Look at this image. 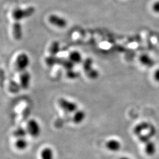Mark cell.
I'll use <instances>...</instances> for the list:
<instances>
[{
    "label": "cell",
    "mask_w": 159,
    "mask_h": 159,
    "mask_svg": "<svg viewBox=\"0 0 159 159\" xmlns=\"http://www.w3.org/2000/svg\"><path fill=\"white\" fill-rule=\"evenodd\" d=\"M67 76L68 77L69 79H77V78L79 77V73L74 71L73 69L72 70H67Z\"/></svg>",
    "instance_id": "603a6c76"
},
{
    "label": "cell",
    "mask_w": 159,
    "mask_h": 159,
    "mask_svg": "<svg viewBox=\"0 0 159 159\" xmlns=\"http://www.w3.org/2000/svg\"><path fill=\"white\" fill-rule=\"evenodd\" d=\"M27 133H27V129H25L23 127H18L14 131L13 135L15 137H17L18 139H21V138H24L26 136Z\"/></svg>",
    "instance_id": "d6986e66"
},
{
    "label": "cell",
    "mask_w": 159,
    "mask_h": 159,
    "mask_svg": "<svg viewBox=\"0 0 159 159\" xmlns=\"http://www.w3.org/2000/svg\"><path fill=\"white\" fill-rule=\"evenodd\" d=\"M41 159H55V152L50 147H46L40 153Z\"/></svg>",
    "instance_id": "30bf717a"
},
{
    "label": "cell",
    "mask_w": 159,
    "mask_h": 159,
    "mask_svg": "<svg viewBox=\"0 0 159 159\" xmlns=\"http://www.w3.org/2000/svg\"><path fill=\"white\" fill-rule=\"evenodd\" d=\"M58 58L56 57V56H50L49 57L46 58L45 61L48 66L52 67L54 65L58 64Z\"/></svg>",
    "instance_id": "44dd1931"
},
{
    "label": "cell",
    "mask_w": 159,
    "mask_h": 159,
    "mask_svg": "<svg viewBox=\"0 0 159 159\" xmlns=\"http://www.w3.org/2000/svg\"><path fill=\"white\" fill-rule=\"evenodd\" d=\"M140 61L143 66L147 67H152L154 65V61L153 59L150 57L149 55L144 54L140 57Z\"/></svg>",
    "instance_id": "7c38bea8"
},
{
    "label": "cell",
    "mask_w": 159,
    "mask_h": 159,
    "mask_svg": "<svg viewBox=\"0 0 159 159\" xmlns=\"http://www.w3.org/2000/svg\"><path fill=\"white\" fill-rule=\"evenodd\" d=\"M31 76L27 70L21 72L19 76V84L23 90L28 89L30 85Z\"/></svg>",
    "instance_id": "52a82bcc"
},
{
    "label": "cell",
    "mask_w": 159,
    "mask_h": 159,
    "mask_svg": "<svg viewBox=\"0 0 159 159\" xmlns=\"http://www.w3.org/2000/svg\"><path fill=\"white\" fill-rule=\"evenodd\" d=\"M58 105L64 112L68 114H73L78 108V105L73 102L70 101L67 99L61 98L58 100Z\"/></svg>",
    "instance_id": "3957f363"
},
{
    "label": "cell",
    "mask_w": 159,
    "mask_h": 159,
    "mask_svg": "<svg viewBox=\"0 0 159 159\" xmlns=\"http://www.w3.org/2000/svg\"><path fill=\"white\" fill-rule=\"evenodd\" d=\"M21 89V87L19 83H17L14 81H11L8 84V90L12 94H17Z\"/></svg>",
    "instance_id": "ac0fdd59"
},
{
    "label": "cell",
    "mask_w": 159,
    "mask_h": 159,
    "mask_svg": "<svg viewBox=\"0 0 159 159\" xmlns=\"http://www.w3.org/2000/svg\"><path fill=\"white\" fill-rule=\"evenodd\" d=\"M35 12V8L31 6L25 8H16L12 11V18L15 21L20 22L21 20L33 16Z\"/></svg>",
    "instance_id": "6da1fadb"
},
{
    "label": "cell",
    "mask_w": 159,
    "mask_h": 159,
    "mask_svg": "<svg viewBox=\"0 0 159 159\" xmlns=\"http://www.w3.org/2000/svg\"><path fill=\"white\" fill-rule=\"evenodd\" d=\"M154 79L159 83V68H157L154 73Z\"/></svg>",
    "instance_id": "d4e9b609"
},
{
    "label": "cell",
    "mask_w": 159,
    "mask_h": 159,
    "mask_svg": "<svg viewBox=\"0 0 159 159\" xmlns=\"http://www.w3.org/2000/svg\"><path fill=\"white\" fill-rule=\"evenodd\" d=\"M27 131L31 136L37 138L40 136L41 133V125L37 120H30L27 125Z\"/></svg>",
    "instance_id": "277c9868"
},
{
    "label": "cell",
    "mask_w": 159,
    "mask_h": 159,
    "mask_svg": "<svg viewBox=\"0 0 159 159\" xmlns=\"http://www.w3.org/2000/svg\"><path fill=\"white\" fill-rule=\"evenodd\" d=\"M152 9L154 12L159 14V0L156 1L152 6Z\"/></svg>",
    "instance_id": "cb8c5ba5"
},
{
    "label": "cell",
    "mask_w": 159,
    "mask_h": 159,
    "mask_svg": "<svg viewBox=\"0 0 159 159\" xmlns=\"http://www.w3.org/2000/svg\"><path fill=\"white\" fill-rule=\"evenodd\" d=\"M12 35L16 40H21L23 36V30L22 25L18 21H15L12 24L11 27Z\"/></svg>",
    "instance_id": "ba28073f"
},
{
    "label": "cell",
    "mask_w": 159,
    "mask_h": 159,
    "mask_svg": "<svg viewBox=\"0 0 159 159\" xmlns=\"http://www.w3.org/2000/svg\"><path fill=\"white\" fill-rule=\"evenodd\" d=\"M69 60L74 64H79L82 61V56L79 51H72L70 54Z\"/></svg>",
    "instance_id": "5bb4252c"
},
{
    "label": "cell",
    "mask_w": 159,
    "mask_h": 159,
    "mask_svg": "<svg viewBox=\"0 0 159 159\" xmlns=\"http://www.w3.org/2000/svg\"><path fill=\"white\" fill-rule=\"evenodd\" d=\"M93 68V60L90 58H86L83 62V69L85 71V73L90 71Z\"/></svg>",
    "instance_id": "ffe728a7"
},
{
    "label": "cell",
    "mask_w": 159,
    "mask_h": 159,
    "mask_svg": "<svg viewBox=\"0 0 159 159\" xmlns=\"http://www.w3.org/2000/svg\"><path fill=\"white\" fill-rule=\"evenodd\" d=\"M60 51V44L58 41H54L49 47V52L50 56H56L57 54Z\"/></svg>",
    "instance_id": "2e32d148"
},
{
    "label": "cell",
    "mask_w": 159,
    "mask_h": 159,
    "mask_svg": "<svg viewBox=\"0 0 159 159\" xmlns=\"http://www.w3.org/2000/svg\"><path fill=\"white\" fill-rule=\"evenodd\" d=\"M106 148L108 152L112 153H117L122 148V144L119 140L117 139H110L105 143Z\"/></svg>",
    "instance_id": "5b68a950"
},
{
    "label": "cell",
    "mask_w": 159,
    "mask_h": 159,
    "mask_svg": "<svg viewBox=\"0 0 159 159\" xmlns=\"http://www.w3.org/2000/svg\"><path fill=\"white\" fill-rule=\"evenodd\" d=\"M30 63V60L29 56L24 52L20 53L18 55L15 60V68L17 71L23 72L29 67Z\"/></svg>",
    "instance_id": "7a4b0ae2"
},
{
    "label": "cell",
    "mask_w": 159,
    "mask_h": 159,
    "mask_svg": "<svg viewBox=\"0 0 159 159\" xmlns=\"http://www.w3.org/2000/svg\"><path fill=\"white\" fill-rule=\"evenodd\" d=\"M118 159H132L130 157L127 156H122L121 157H120Z\"/></svg>",
    "instance_id": "484cf974"
},
{
    "label": "cell",
    "mask_w": 159,
    "mask_h": 159,
    "mask_svg": "<svg viewBox=\"0 0 159 159\" xmlns=\"http://www.w3.org/2000/svg\"><path fill=\"white\" fill-rule=\"evenodd\" d=\"M58 64L63 66L67 70H72L73 68L74 65V63H72L69 59L67 60V59H63V58H58Z\"/></svg>",
    "instance_id": "e0dca14e"
},
{
    "label": "cell",
    "mask_w": 159,
    "mask_h": 159,
    "mask_svg": "<svg viewBox=\"0 0 159 159\" xmlns=\"http://www.w3.org/2000/svg\"><path fill=\"white\" fill-rule=\"evenodd\" d=\"M87 75L91 79L95 80L97 79L98 76H99V72L94 68L91 69L90 71H89V72H87Z\"/></svg>",
    "instance_id": "7402d4cb"
},
{
    "label": "cell",
    "mask_w": 159,
    "mask_h": 159,
    "mask_svg": "<svg viewBox=\"0 0 159 159\" xmlns=\"http://www.w3.org/2000/svg\"><path fill=\"white\" fill-rule=\"evenodd\" d=\"M48 20L52 25L60 29H64L67 25V21L65 18L56 14L50 16L48 18Z\"/></svg>",
    "instance_id": "8992f818"
},
{
    "label": "cell",
    "mask_w": 159,
    "mask_h": 159,
    "mask_svg": "<svg viewBox=\"0 0 159 159\" xmlns=\"http://www.w3.org/2000/svg\"><path fill=\"white\" fill-rule=\"evenodd\" d=\"M151 125H150V123H147V122L141 123L136 126V127L134 130V133L137 135V136H139L140 135H141L142 134L143 131L148 130Z\"/></svg>",
    "instance_id": "4fadbf2b"
},
{
    "label": "cell",
    "mask_w": 159,
    "mask_h": 159,
    "mask_svg": "<svg viewBox=\"0 0 159 159\" xmlns=\"http://www.w3.org/2000/svg\"><path fill=\"white\" fill-rule=\"evenodd\" d=\"M73 114V118H72L73 122L75 125H77L82 124L86 119V116H87L86 113L84 110H82L78 109Z\"/></svg>",
    "instance_id": "9c48e42d"
},
{
    "label": "cell",
    "mask_w": 159,
    "mask_h": 159,
    "mask_svg": "<svg viewBox=\"0 0 159 159\" xmlns=\"http://www.w3.org/2000/svg\"><path fill=\"white\" fill-rule=\"evenodd\" d=\"M29 146V143L24 138L18 139L15 143V146L19 150H24L26 149Z\"/></svg>",
    "instance_id": "9a60e30c"
},
{
    "label": "cell",
    "mask_w": 159,
    "mask_h": 159,
    "mask_svg": "<svg viewBox=\"0 0 159 159\" xmlns=\"http://www.w3.org/2000/svg\"><path fill=\"white\" fill-rule=\"evenodd\" d=\"M144 152L148 156H153L157 152V147L155 143L150 140L145 144Z\"/></svg>",
    "instance_id": "8fae6325"
}]
</instances>
